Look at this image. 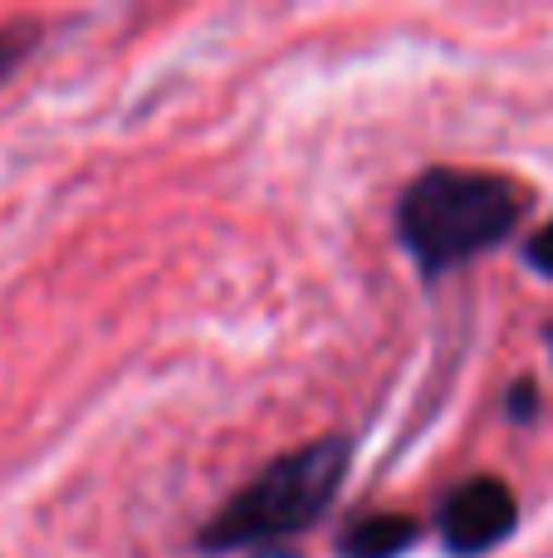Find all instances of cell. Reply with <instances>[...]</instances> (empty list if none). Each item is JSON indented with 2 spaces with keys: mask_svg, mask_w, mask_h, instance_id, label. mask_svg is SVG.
Segmentation results:
<instances>
[{
  "mask_svg": "<svg viewBox=\"0 0 553 558\" xmlns=\"http://www.w3.org/2000/svg\"><path fill=\"white\" fill-rule=\"evenodd\" d=\"M250 558H299V554H294V549H255Z\"/></svg>",
  "mask_w": 553,
  "mask_h": 558,
  "instance_id": "cell-8",
  "label": "cell"
},
{
  "mask_svg": "<svg viewBox=\"0 0 553 558\" xmlns=\"http://www.w3.org/2000/svg\"><path fill=\"white\" fill-rule=\"evenodd\" d=\"M519 530V500L500 475H470L446 495L437 534L456 558H480Z\"/></svg>",
  "mask_w": 553,
  "mask_h": 558,
  "instance_id": "cell-3",
  "label": "cell"
},
{
  "mask_svg": "<svg viewBox=\"0 0 553 558\" xmlns=\"http://www.w3.org/2000/svg\"><path fill=\"white\" fill-rule=\"evenodd\" d=\"M525 265H529L534 275L553 279V216H549V221L525 241Z\"/></svg>",
  "mask_w": 553,
  "mask_h": 558,
  "instance_id": "cell-6",
  "label": "cell"
},
{
  "mask_svg": "<svg viewBox=\"0 0 553 558\" xmlns=\"http://www.w3.org/2000/svg\"><path fill=\"white\" fill-rule=\"evenodd\" d=\"M421 539V524L411 514H362L339 534L343 558H402Z\"/></svg>",
  "mask_w": 553,
  "mask_h": 558,
  "instance_id": "cell-4",
  "label": "cell"
},
{
  "mask_svg": "<svg viewBox=\"0 0 553 558\" xmlns=\"http://www.w3.org/2000/svg\"><path fill=\"white\" fill-rule=\"evenodd\" d=\"M353 465V436L333 432L299 446L290 456H274L241 495L216 510L211 524H201L196 549L201 554H235V549H274L280 539L314 530L339 500Z\"/></svg>",
  "mask_w": 553,
  "mask_h": 558,
  "instance_id": "cell-2",
  "label": "cell"
},
{
  "mask_svg": "<svg viewBox=\"0 0 553 558\" xmlns=\"http://www.w3.org/2000/svg\"><path fill=\"white\" fill-rule=\"evenodd\" d=\"M529 216V186L480 167H431L402 192L397 241L421 275H446L505 245Z\"/></svg>",
  "mask_w": 553,
  "mask_h": 558,
  "instance_id": "cell-1",
  "label": "cell"
},
{
  "mask_svg": "<svg viewBox=\"0 0 553 558\" xmlns=\"http://www.w3.org/2000/svg\"><path fill=\"white\" fill-rule=\"evenodd\" d=\"M35 35H39L35 25H10V29H0V84H5V78L15 74L20 64H25V54L35 49Z\"/></svg>",
  "mask_w": 553,
  "mask_h": 558,
  "instance_id": "cell-5",
  "label": "cell"
},
{
  "mask_svg": "<svg viewBox=\"0 0 553 558\" xmlns=\"http://www.w3.org/2000/svg\"><path fill=\"white\" fill-rule=\"evenodd\" d=\"M505 412L515 416V422H525V426L539 416V387L529 383V377H519V383L509 387V397H505Z\"/></svg>",
  "mask_w": 553,
  "mask_h": 558,
  "instance_id": "cell-7",
  "label": "cell"
},
{
  "mask_svg": "<svg viewBox=\"0 0 553 558\" xmlns=\"http://www.w3.org/2000/svg\"><path fill=\"white\" fill-rule=\"evenodd\" d=\"M544 343H549V353H553V324L544 328Z\"/></svg>",
  "mask_w": 553,
  "mask_h": 558,
  "instance_id": "cell-9",
  "label": "cell"
}]
</instances>
